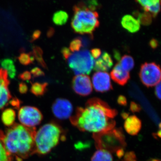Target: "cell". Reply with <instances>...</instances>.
<instances>
[{"mask_svg":"<svg viewBox=\"0 0 161 161\" xmlns=\"http://www.w3.org/2000/svg\"><path fill=\"white\" fill-rule=\"evenodd\" d=\"M117 110L105 102L93 98L86 102L85 107H78L75 115L70 117L73 126L81 132L100 133L115 128Z\"/></svg>","mask_w":161,"mask_h":161,"instance_id":"obj_1","label":"cell"},{"mask_svg":"<svg viewBox=\"0 0 161 161\" xmlns=\"http://www.w3.org/2000/svg\"><path fill=\"white\" fill-rule=\"evenodd\" d=\"M36 128H29L21 124H14L6 130L5 146L16 161H23L36 153Z\"/></svg>","mask_w":161,"mask_h":161,"instance_id":"obj_2","label":"cell"},{"mask_svg":"<svg viewBox=\"0 0 161 161\" xmlns=\"http://www.w3.org/2000/svg\"><path fill=\"white\" fill-rule=\"evenodd\" d=\"M65 140L66 133L60 125L54 122L45 124L36 132V153L46 155L57 147L60 141Z\"/></svg>","mask_w":161,"mask_h":161,"instance_id":"obj_3","label":"cell"},{"mask_svg":"<svg viewBox=\"0 0 161 161\" xmlns=\"http://www.w3.org/2000/svg\"><path fill=\"white\" fill-rule=\"evenodd\" d=\"M73 11L71 25L74 31L80 35H93L99 26L98 13L82 4L75 5Z\"/></svg>","mask_w":161,"mask_h":161,"instance_id":"obj_4","label":"cell"},{"mask_svg":"<svg viewBox=\"0 0 161 161\" xmlns=\"http://www.w3.org/2000/svg\"><path fill=\"white\" fill-rule=\"evenodd\" d=\"M93 138L97 150H104L110 153L124 150L126 143L122 130L114 129L93 134Z\"/></svg>","mask_w":161,"mask_h":161,"instance_id":"obj_5","label":"cell"},{"mask_svg":"<svg viewBox=\"0 0 161 161\" xmlns=\"http://www.w3.org/2000/svg\"><path fill=\"white\" fill-rule=\"evenodd\" d=\"M69 68L76 75H89L94 68V58L86 49L72 53L66 60Z\"/></svg>","mask_w":161,"mask_h":161,"instance_id":"obj_6","label":"cell"},{"mask_svg":"<svg viewBox=\"0 0 161 161\" xmlns=\"http://www.w3.org/2000/svg\"><path fill=\"white\" fill-rule=\"evenodd\" d=\"M139 75L141 82L145 86H156L161 81V66L155 62H146L141 65Z\"/></svg>","mask_w":161,"mask_h":161,"instance_id":"obj_7","label":"cell"},{"mask_svg":"<svg viewBox=\"0 0 161 161\" xmlns=\"http://www.w3.org/2000/svg\"><path fill=\"white\" fill-rule=\"evenodd\" d=\"M18 118L21 125L29 128H35L41 123L43 115L36 107L26 106L19 110Z\"/></svg>","mask_w":161,"mask_h":161,"instance_id":"obj_8","label":"cell"},{"mask_svg":"<svg viewBox=\"0 0 161 161\" xmlns=\"http://www.w3.org/2000/svg\"><path fill=\"white\" fill-rule=\"evenodd\" d=\"M52 110L56 118L64 120L71 116L73 107L71 103L68 99L58 98L52 105Z\"/></svg>","mask_w":161,"mask_h":161,"instance_id":"obj_9","label":"cell"},{"mask_svg":"<svg viewBox=\"0 0 161 161\" xmlns=\"http://www.w3.org/2000/svg\"><path fill=\"white\" fill-rule=\"evenodd\" d=\"M72 89L75 93L81 96H86L92 93L91 78L86 75H77L73 78Z\"/></svg>","mask_w":161,"mask_h":161,"instance_id":"obj_10","label":"cell"},{"mask_svg":"<svg viewBox=\"0 0 161 161\" xmlns=\"http://www.w3.org/2000/svg\"><path fill=\"white\" fill-rule=\"evenodd\" d=\"M92 84L96 92L104 93L112 90L110 75L106 72L97 71L92 77Z\"/></svg>","mask_w":161,"mask_h":161,"instance_id":"obj_11","label":"cell"},{"mask_svg":"<svg viewBox=\"0 0 161 161\" xmlns=\"http://www.w3.org/2000/svg\"><path fill=\"white\" fill-rule=\"evenodd\" d=\"M110 75L112 80L120 86L125 85L130 78V73L125 70L119 63L115 64Z\"/></svg>","mask_w":161,"mask_h":161,"instance_id":"obj_12","label":"cell"},{"mask_svg":"<svg viewBox=\"0 0 161 161\" xmlns=\"http://www.w3.org/2000/svg\"><path fill=\"white\" fill-rule=\"evenodd\" d=\"M142 127V121L135 115L128 116L124 123V128L126 132L131 136L137 135Z\"/></svg>","mask_w":161,"mask_h":161,"instance_id":"obj_13","label":"cell"},{"mask_svg":"<svg viewBox=\"0 0 161 161\" xmlns=\"http://www.w3.org/2000/svg\"><path fill=\"white\" fill-rule=\"evenodd\" d=\"M113 60L111 55L104 52L97 59L94 64V69L97 71H108L113 65Z\"/></svg>","mask_w":161,"mask_h":161,"instance_id":"obj_14","label":"cell"},{"mask_svg":"<svg viewBox=\"0 0 161 161\" xmlns=\"http://www.w3.org/2000/svg\"><path fill=\"white\" fill-rule=\"evenodd\" d=\"M121 24L124 29L131 33L137 32L140 29L141 24L138 20L131 15L124 16L122 18Z\"/></svg>","mask_w":161,"mask_h":161,"instance_id":"obj_15","label":"cell"},{"mask_svg":"<svg viewBox=\"0 0 161 161\" xmlns=\"http://www.w3.org/2000/svg\"><path fill=\"white\" fill-rule=\"evenodd\" d=\"M9 85L0 81V110L3 109L4 107L9 103L12 98L8 86Z\"/></svg>","mask_w":161,"mask_h":161,"instance_id":"obj_16","label":"cell"},{"mask_svg":"<svg viewBox=\"0 0 161 161\" xmlns=\"http://www.w3.org/2000/svg\"><path fill=\"white\" fill-rule=\"evenodd\" d=\"M15 118V112L12 108H7L4 110L1 116L2 122L4 125L8 127L14 125Z\"/></svg>","mask_w":161,"mask_h":161,"instance_id":"obj_17","label":"cell"},{"mask_svg":"<svg viewBox=\"0 0 161 161\" xmlns=\"http://www.w3.org/2000/svg\"><path fill=\"white\" fill-rule=\"evenodd\" d=\"M4 138V132L0 130V161H13V158L6 149Z\"/></svg>","mask_w":161,"mask_h":161,"instance_id":"obj_18","label":"cell"},{"mask_svg":"<svg viewBox=\"0 0 161 161\" xmlns=\"http://www.w3.org/2000/svg\"><path fill=\"white\" fill-rule=\"evenodd\" d=\"M0 64L3 69L6 70L9 78L14 79L16 75V69L13 60L10 58H5L0 60Z\"/></svg>","mask_w":161,"mask_h":161,"instance_id":"obj_19","label":"cell"},{"mask_svg":"<svg viewBox=\"0 0 161 161\" xmlns=\"http://www.w3.org/2000/svg\"><path fill=\"white\" fill-rule=\"evenodd\" d=\"M91 161H113L111 153L104 150H98L92 156Z\"/></svg>","mask_w":161,"mask_h":161,"instance_id":"obj_20","label":"cell"},{"mask_svg":"<svg viewBox=\"0 0 161 161\" xmlns=\"http://www.w3.org/2000/svg\"><path fill=\"white\" fill-rule=\"evenodd\" d=\"M48 86V83L47 82L43 83L35 82L31 84L30 92L37 97L42 96L47 92Z\"/></svg>","mask_w":161,"mask_h":161,"instance_id":"obj_21","label":"cell"},{"mask_svg":"<svg viewBox=\"0 0 161 161\" xmlns=\"http://www.w3.org/2000/svg\"><path fill=\"white\" fill-rule=\"evenodd\" d=\"M69 15L67 13L63 10L55 12L53 17V21L55 25L62 26L67 22Z\"/></svg>","mask_w":161,"mask_h":161,"instance_id":"obj_22","label":"cell"},{"mask_svg":"<svg viewBox=\"0 0 161 161\" xmlns=\"http://www.w3.org/2000/svg\"><path fill=\"white\" fill-rule=\"evenodd\" d=\"M119 63L121 67L128 72L132 70L135 65L134 59L131 56L128 55L123 56L119 60Z\"/></svg>","mask_w":161,"mask_h":161,"instance_id":"obj_23","label":"cell"},{"mask_svg":"<svg viewBox=\"0 0 161 161\" xmlns=\"http://www.w3.org/2000/svg\"><path fill=\"white\" fill-rule=\"evenodd\" d=\"M32 53L35 60H36L39 64L41 65L43 68L47 69V64L43 58V51L42 49L37 46H33L32 47Z\"/></svg>","mask_w":161,"mask_h":161,"instance_id":"obj_24","label":"cell"},{"mask_svg":"<svg viewBox=\"0 0 161 161\" xmlns=\"http://www.w3.org/2000/svg\"><path fill=\"white\" fill-rule=\"evenodd\" d=\"M18 60L21 64L27 66L33 63L35 59L32 52H30L29 53L22 52L18 57Z\"/></svg>","mask_w":161,"mask_h":161,"instance_id":"obj_25","label":"cell"},{"mask_svg":"<svg viewBox=\"0 0 161 161\" xmlns=\"http://www.w3.org/2000/svg\"><path fill=\"white\" fill-rule=\"evenodd\" d=\"M136 16H137V19L140 23L144 26H149L152 22V16L150 14L147 12L143 13L136 12Z\"/></svg>","mask_w":161,"mask_h":161,"instance_id":"obj_26","label":"cell"},{"mask_svg":"<svg viewBox=\"0 0 161 161\" xmlns=\"http://www.w3.org/2000/svg\"><path fill=\"white\" fill-rule=\"evenodd\" d=\"M82 47H84L83 44L80 37L75 38L69 44V50L73 53L79 51Z\"/></svg>","mask_w":161,"mask_h":161,"instance_id":"obj_27","label":"cell"},{"mask_svg":"<svg viewBox=\"0 0 161 161\" xmlns=\"http://www.w3.org/2000/svg\"><path fill=\"white\" fill-rule=\"evenodd\" d=\"M136 1L142 6L144 11L151 6L161 3V0H136Z\"/></svg>","mask_w":161,"mask_h":161,"instance_id":"obj_28","label":"cell"},{"mask_svg":"<svg viewBox=\"0 0 161 161\" xmlns=\"http://www.w3.org/2000/svg\"><path fill=\"white\" fill-rule=\"evenodd\" d=\"M0 81L9 85L10 84V81L8 79V73L6 70L3 68H0Z\"/></svg>","mask_w":161,"mask_h":161,"instance_id":"obj_29","label":"cell"},{"mask_svg":"<svg viewBox=\"0 0 161 161\" xmlns=\"http://www.w3.org/2000/svg\"><path fill=\"white\" fill-rule=\"evenodd\" d=\"M31 73L34 78L42 77V76H44L45 75L44 72L38 67L34 68L31 70Z\"/></svg>","mask_w":161,"mask_h":161,"instance_id":"obj_30","label":"cell"},{"mask_svg":"<svg viewBox=\"0 0 161 161\" xmlns=\"http://www.w3.org/2000/svg\"><path fill=\"white\" fill-rule=\"evenodd\" d=\"M19 79L24 81H28L31 79V73L28 71H25L19 75Z\"/></svg>","mask_w":161,"mask_h":161,"instance_id":"obj_31","label":"cell"},{"mask_svg":"<svg viewBox=\"0 0 161 161\" xmlns=\"http://www.w3.org/2000/svg\"><path fill=\"white\" fill-rule=\"evenodd\" d=\"M9 103L17 109H19L20 108V105H21V101L16 97H14L10 99L9 102Z\"/></svg>","mask_w":161,"mask_h":161,"instance_id":"obj_32","label":"cell"},{"mask_svg":"<svg viewBox=\"0 0 161 161\" xmlns=\"http://www.w3.org/2000/svg\"><path fill=\"white\" fill-rule=\"evenodd\" d=\"M28 88L26 84L23 82H20L19 84V92L20 94L23 95L28 92Z\"/></svg>","mask_w":161,"mask_h":161,"instance_id":"obj_33","label":"cell"},{"mask_svg":"<svg viewBox=\"0 0 161 161\" xmlns=\"http://www.w3.org/2000/svg\"><path fill=\"white\" fill-rule=\"evenodd\" d=\"M130 109L132 112H140L142 110L140 105L134 102H131L130 103Z\"/></svg>","mask_w":161,"mask_h":161,"instance_id":"obj_34","label":"cell"},{"mask_svg":"<svg viewBox=\"0 0 161 161\" xmlns=\"http://www.w3.org/2000/svg\"><path fill=\"white\" fill-rule=\"evenodd\" d=\"M91 55L93 58L97 59L101 55V51L98 48H95L91 50Z\"/></svg>","mask_w":161,"mask_h":161,"instance_id":"obj_35","label":"cell"},{"mask_svg":"<svg viewBox=\"0 0 161 161\" xmlns=\"http://www.w3.org/2000/svg\"><path fill=\"white\" fill-rule=\"evenodd\" d=\"M61 53L63 56V58L64 60H66L69 57L70 55L72 53L69 48L66 47H64L62 48L61 51Z\"/></svg>","mask_w":161,"mask_h":161,"instance_id":"obj_36","label":"cell"},{"mask_svg":"<svg viewBox=\"0 0 161 161\" xmlns=\"http://www.w3.org/2000/svg\"><path fill=\"white\" fill-rule=\"evenodd\" d=\"M155 95L159 100H161V81L155 86Z\"/></svg>","mask_w":161,"mask_h":161,"instance_id":"obj_37","label":"cell"},{"mask_svg":"<svg viewBox=\"0 0 161 161\" xmlns=\"http://www.w3.org/2000/svg\"><path fill=\"white\" fill-rule=\"evenodd\" d=\"M117 103L119 104L122 106H126L127 105L126 98L124 95H119L117 98Z\"/></svg>","mask_w":161,"mask_h":161,"instance_id":"obj_38","label":"cell"},{"mask_svg":"<svg viewBox=\"0 0 161 161\" xmlns=\"http://www.w3.org/2000/svg\"><path fill=\"white\" fill-rule=\"evenodd\" d=\"M135 154L131 152L126 153L125 157V161H136Z\"/></svg>","mask_w":161,"mask_h":161,"instance_id":"obj_39","label":"cell"},{"mask_svg":"<svg viewBox=\"0 0 161 161\" xmlns=\"http://www.w3.org/2000/svg\"><path fill=\"white\" fill-rule=\"evenodd\" d=\"M41 32L40 30L35 31L33 33L32 35L31 39L30 42H33L35 41V40H38L40 37L41 36Z\"/></svg>","mask_w":161,"mask_h":161,"instance_id":"obj_40","label":"cell"},{"mask_svg":"<svg viewBox=\"0 0 161 161\" xmlns=\"http://www.w3.org/2000/svg\"><path fill=\"white\" fill-rule=\"evenodd\" d=\"M158 41L155 39H151L150 40V42H149V45H150V47L153 49L157 48L158 47Z\"/></svg>","mask_w":161,"mask_h":161,"instance_id":"obj_41","label":"cell"},{"mask_svg":"<svg viewBox=\"0 0 161 161\" xmlns=\"http://www.w3.org/2000/svg\"><path fill=\"white\" fill-rule=\"evenodd\" d=\"M54 29L53 28H50L47 32V36L49 38L51 37L54 35Z\"/></svg>","mask_w":161,"mask_h":161,"instance_id":"obj_42","label":"cell"},{"mask_svg":"<svg viewBox=\"0 0 161 161\" xmlns=\"http://www.w3.org/2000/svg\"><path fill=\"white\" fill-rule=\"evenodd\" d=\"M114 57L116 60L119 61L120 59V54L119 53V52L115 50L114 51Z\"/></svg>","mask_w":161,"mask_h":161,"instance_id":"obj_43","label":"cell"},{"mask_svg":"<svg viewBox=\"0 0 161 161\" xmlns=\"http://www.w3.org/2000/svg\"><path fill=\"white\" fill-rule=\"evenodd\" d=\"M158 134L159 137H161V130H160V131H158Z\"/></svg>","mask_w":161,"mask_h":161,"instance_id":"obj_44","label":"cell"}]
</instances>
